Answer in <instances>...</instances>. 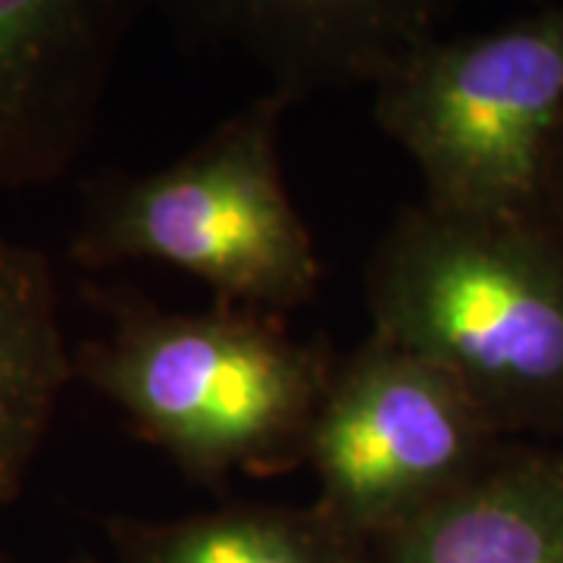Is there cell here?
<instances>
[{
    "label": "cell",
    "instance_id": "ba28073f",
    "mask_svg": "<svg viewBox=\"0 0 563 563\" xmlns=\"http://www.w3.org/2000/svg\"><path fill=\"white\" fill-rule=\"evenodd\" d=\"M373 548L379 563H563V444L507 442L479 479Z\"/></svg>",
    "mask_w": 563,
    "mask_h": 563
},
{
    "label": "cell",
    "instance_id": "7c38bea8",
    "mask_svg": "<svg viewBox=\"0 0 563 563\" xmlns=\"http://www.w3.org/2000/svg\"><path fill=\"white\" fill-rule=\"evenodd\" d=\"M66 563H101V561H95V558H76V561H66Z\"/></svg>",
    "mask_w": 563,
    "mask_h": 563
},
{
    "label": "cell",
    "instance_id": "30bf717a",
    "mask_svg": "<svg viewBox=\"0 0 563 563\" xmlns=\"http://www.w3.org/2000/svg\"><path fill=\"white\" fill-rule=\"evenodd\" d=\"M113 563H379L317 504H222L179 520H103Z\"/></svg>",
    "mask_w": 563,
    "mask_h": 563
},
{
    "label": "cell",
    "instance_id": "3957f363",
    "mask_svg": "<svg viewBox=\"0 0 563 563\" xmlns=\"http://www.w3.org/2000/svg\"><path fill=\"white\" fill-rule=\"evenodd\" d=\"M291 103L273 88L157 173L91 181L69 239L73 261L91 269L166 263L201 279L217 303L276 317L313 301L320 257L279 163Z\"/></svg>",
    "mask_w": 563,
    "mask_h": 563
},
{
    "label": "cell",
    "instance_id": "7a4b0ae2",
    "mask_svg": "<svg viewBox=\"0 0 563 563\" xmlns=\"http://www.w3.org/2000/svg\"><path fill=\"white\" fill-rule=\"evenodd\" d=\"M332 366L285 317L232 303L125 310L107 339L76 354L81 383L188 476L213 485L303 463Z\"/></svg>",
    "mask_w": 563,
    "mask_h": 563
},
{
    "label": "cell",
    "instance_id": "8fae6325",
    "mask_svg": "<svg viewBox=\"0 0 563 563\" xmlns=\"http://www.w3.org/2000/svg\"><path fill=\"white\" fill-rule=\"evenodd\" d=\"M539 217H544L563 235V129L558 141H554L551 161H548V176H544L542 210H539Z\"/></svg>",
    "mask_w": 563,
    "mask_h": 563
},
{
    "label": "cell",
    "instance_id": "52a82bcc",
    "mask_svg": "<svg viewBox=\"0 0 563 563\" xmlns=\"http://www.w3.org/2000/svg\"><path fill=\"white\" fill-rule=\"evenodd\" d=\"M132 7L0 0V185L54 181L79 154Z\"/></svg>",
    "mask_w": 563,
    "mask_h": 563
},
{
    "label": "cell",
    "instance_id": "4fadbf2b",
    "mask_svg": "<svg viewBox=\"0 0 563 563\" xmlns=\"http://www.w3.org/2000/svg\"><path fill=\"white\" fill-rule=\"evenodd\" d=\"M0 563H13V561H10V558H7V554L0 551Z\"/></svg>",
    "mask_w": 563,
    "mask_h": 563
},
{
    "label": "cell",
    "instance_id": "8992f818",
    "mask_svg": "<svg viewBox=\"0 0 563 563\" xmlns=\"http://www.w3.org/2000/svg\"><path fill=\"white\" fill-rule=\"evenodd\" d=\"M181 38L229 47L263 66L276 91H379L444 32L442 0H181L166 3Z\"/></svg>",
    "mask_w": 563,
    "mask_h": 563
},
{
    "label": "cell",
    "instance_id": "277c9868",
    "mask_svg": "<svg viewBox=\"0 0 563 563\" xmlns=\"http://www.w3.org/2000/svg\"><path fill=\"white\" fill-rule=\"evenodd\" d=\"M373 95L376 122L420 169L422 203L539 217L563 129V3L442 32Z\"/></svg>",
    "mask_w": 563,
    "mask_h": 563
},
{
    "label": "cell",
    "instance_id": "6da1fadb",
    "mask_svg": "<svg viewBox=\"0 0 563 563\" xmlns=\"http://www.w3.org/2000/svg\"><path fill=\"white\" fill-rule=\"evenodd\" d=\"M373 335L444 369L507 442H563V235L410 203L366 263Z\"/></svg>",
    "mask_w": 563,
    "mask_h": 563
},
{
    "label": "cell",
    "instance_id": "5b68a950",
    "mask_svg": "<svg viewBox=\"0 0 563 563\" xmlns=\"http://www.w3.org/2000/svg\"><path fill=\"white\" fill-rule=\"evenodd\" d=\"M504 444L444 369L369 332L335 357L303 463L322 514L376 544L479 479Z\"/></svg>",
    "mask_w": 563,
    "mask_h": 563
},
{
    "label": "cell",
    "instance_id": "9c48e42d",
    "mask_svg": "<svg viewBox=\"0 0 563 563\" xmlns=\"http://www.w3.org/2000/svg\"><path fill=\"white\" fill-rule=\"evenodd\" d=\"M76 379L51 263L0 235V504L20 498L63 388Z\"/></svg>",
    "mask_w": 563,
    "mask_h": 563
}]
</instances>
